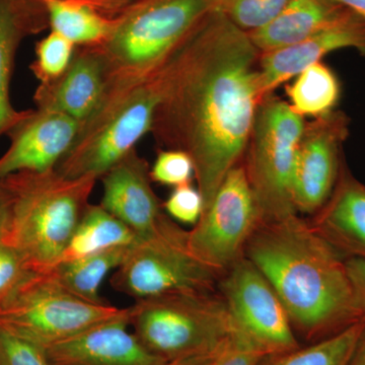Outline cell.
I'll list each match as a JSON object with an SVG mask.
<instances>
[{
	"instance_id": "6da1fadb",
	"label": "cell",
	"mask_w": 365,
	"mask_h": 365,
	"mask_svg": "<svg viewBox=\"0 0 365 365\" xmlns=\"http://www.w3.org/2000/svg\"><path fill=\"white\" fill-rule=\"evenodd\" d=\"M260 54L249 34L215 9L157 71L160 101L150 133L160 150L192 158L204 211L248 146L264 100Z\"/></svg>"
},
{
	"instance_id": "7a4b0ae2",
	"label": "cell",
	"mask_w": 365,
	"mask_h": 365,
	"mask_svg": "<svg viewBox=\"0 0 365 365\" xmlns=\"http://www.w3.org/2000/svg\"><path fill=\"white\" fill-rule=\"evenodd\" d=\"M246 251L279 297L292 326L309 337L324 339L364 319L347 259L297 215L261 223Z\"/></svg>"
},
{
	"instance_id": "3957f363",
	"label": "cell",
	"mask_w": 365,
	"mask_h": 365,
	"mask_svg": "<svg viewBox=\"0 0 365 365\" xmlns=\"http://www.w3.org/2000/svg\"><path fill=\"white\" fill-rule=\"evenodd\" d=\"M4 180L11 205L4 242L23 256L33 272H51L90 204L98 178L71 179L52 170L16 173Z\"/></svg>"
},
{
	"instance_id": "277c9868",
	"label": "cell",
	"mask_w": 365,
	"mask_h": 365,
	"mask_svg": "<svg viewBox=\"0 0 365 365\" xmlns=\"http://www.w3.org/2000/svg\"><path fill=\"white\" fill-rule=\"evenodd\" d=\"M158 101L157 71L129 83L107 85L100 105L79 125L55 170L71 179L91 175L100 180L150 133Z\"/></svg>"
},
{
	"instance_id": "5b68a950",
	"label": "cell",
	"mask_w": 365,
	"mask_h": 365,
	"mask_svg": "<svg viewBox=\"0 0 365 365\" xmlns=\"http://www.w3.org/2000/svg\"><path fill=\"white\" fill-rule=\"evenodd\" d=\"M220 0H141L115 20L105 43L108 83L146 78L165 63Z\"/></svg>"
},
{
	"instance_id": "8992f818",
	"label": "cell",
	"mask_w": 365,
	"mask_h": 365,
	"mask_svg": "<svg viewBox=\"0 0 365 365\" xmlns=\"http://www.w3.org/2000/svg\"><path fill=\"white\" fill-rule=\"evenodd\" d=\"M129 326L165 361L210 354L232 329L225 300L210 292H176L136 300Z\"/></svg>"
},
{
	"instance_id": "52a82bcc",
	"label": "cell",
	"mask_w": 365,
	"mask_h": 365,
	"mask_svg": "<svg viewBox=\"0 0 365 365\" xmlns=\"http://www.w3.org/2000/svg\"><path fill=\"white\" fill-rule=\"evenodd\" d=\"M304 118L285 101L270 95L257 109L244 165L261 222L297 215L294 178Z\"/></svg>"
},
{
	"instance_id": "ba28073f",
	"label": "cell",
	"mask_w": 365,
	"mask_h": 365,
	"mask_svg": "<svg viewBox=\"0 0 365 365\" xmlns=\"http://www.w3.org/2000/svg\"><path fill=\"white\" fill-rule=\"evenodd\" d=\"M125 309L86 302L51 273H34L0 306V327L46 349L121 316Z\"/></svg>"
},
{
	"instance_id": "9c48e42d",
	"label": "cell",
	"mask_w": 365,
	"mask_h": 365,
	"mask_svg": "<svg viewBox=\"0 0 365 365\" xmlns=\"http://www.w3.org/2000/svg\"><path fill=\"white\" fill-rule=\"evenodd\" d=\"M217 273L194 256L188 232L170 218L132 248L115 271L111 285L136 300L176 292H210Z\"/></svg>"
},
{
	"instance_id": "30bf717a",
	"label": "cell",
	"mask_w": 365,
	"mask_h": 365,
	"mask_svg": "<svg viewBox=\"0 0 365 365\" xmlns=\"http://www.w3.org/2000/svg\"><path fill=\"white\" fill-rule=\"evenodd\" d=\"M261 223L246 170L235 165L195 227L188 232L190 251L218 273L241 259L242 250Z\"/></svg>"
},
{
	"instance_id": "8fae6325",
	"label": "cell",
	"mask_w": 365,
	"mask_h": 365,
	"mask_svg": "<svg viewBox=\"0 0 365 365\" xmlns=\"http://www.w3.org/2000/svg\"><path fill=\"white\" fill-rule=\"evenodd\" d=\"M222 289L232 324L267 356L299 347L279 297L249 259L235 262Z\"/></svg>"
},
{
	"instance_id": "7c38bea8",
	"label": "cell",
	"mask_w": 365,
	"mask_h": 365,
	"mask_svg": "<svg viewBox=\"0 0 365 365\" xmlns=\"http://www.w3.org/2000/svg\"><path fill=\"white\" fill-rule=\"evenodd\" d=\"M349 126L347 115L336 110L304 125L294 178L297 212L316 215L332 196L345 163L342 150Z\"/></svg>"
},
{
	"instance_id": "4fadbf2b",
	"label": "cell",
	"mask_w": 365,
	"mask_h": 365,
	"mask_svg": "<svg viewBox=\"0 0 365 365\" xmlns=\"http://www.w3.org/2000/svg\"><path fill=\"white\" fill-rule=\"evenodd\" d=\"M76 120L60 113L29 110L7 133L11 146L0 158V180L21 172L55 170L79 129Z\"/></svg>"
},
{
	"instance_id": "5bb4252c",
	"label": "cell",
	"mask_w": 365,
	"mask_h": 365,
	"mask_svg": "<svg viewBox=\"0 0 365 365\" xmlns=\"http://www.w3.org/2000/svg\"><path fill=\"white\" fill-rule=\"evenodd\" d=\"M100 180L103 185L100 205L141 240L155 235L169 218L151 187L150 165L136 150L113 165Z\"/></svg>"
},
{
	"instance_id": "9a60e30c",
	"label": "cell",
	"mask_w": 365,
	"mask_h": 365,
	"mask_svg": "<svg viewBox=\"0 0 365 365\" xmlns=\"http://www.w3.org/2000/svg\"><path fill=\"white\" fill-rule=\"evenodd\" d=\"M346 48H353L365 56V21L350 9L339 21L302 42L261 53L259 85L262 97L272 95L278 86L321 62L329 53Z\"/></svg>"
},
{
	"instance_id": "2e32d148",
	"label": "cell",
	"mask_w": 365,
	"mask_h": 365,
	"mask_svg": "<svg viewBox=\"0 0 365 365\" xmlns=\"http://www.w3.org/2000/svg\"><path fill=\"white\" fill-rule=\"evenodd\" d=\"M129 309L46 348L50 365H165L128 330Z\"/></svg>"
},
{
	"instance_id": "e0dca14e",
	"label": "cell",
	"mask_w": 365,
	"mask_h": 365,
	"mask_svg": "<svg viewBox=\"0 0 365 365\" xmlns=\"http://www.w3.org/2000/svg\"><path fill=\"white\" fill-rule=\"evenodd\" d=\"M107 85V68L98 46H78L60 78L40 83L34 102L37 109L60 113L81 123L96 111Z\"/></svg>"
},
{
	"instance_id": "ac0fdd59",
	"label": "cell",
	"mask_w": 365,
	"mask_h": 365,
	"mask_svg": "<svg viewBox=\"0 0 365 365\" xmlns=\"http://www.w3.org/2000/svg\"><path fill=\"white\" fill-rule=\"evenodd\" d=\"M312 225L346 259L365 260V185L345 163L332 196Z\"/></svg>"
},
{
	"instance_id": "d6986e66",
	"label": "cell",
	"mask_w": 365,
	"mask_h": 365,
	"mask_svg": "<svg viewBox=\"0 0 365 365\" xmlns=\"http://www.w3.org/2000/svg\"><path fill=\"white\" fill-rule=\"evenodd\" d=\"M49 26L40 0H0V135L7 134L26 111H18L9 98V83L16 50L26 36Z\"/></svg>"
},
{
	"instance_id": "ffe728a7",
	"label": "cell",
	"mask_w": 365,
	"mask_h": 365,
	"mask_svg": "<svg viewBox=\"0 0 365 365\" xmlns=\"http://www.w3.org/2000/svg\"><path fill=\"white\" fill-rule=\"evenodd\" d=\"M348 11L333 0H290L267 25L248 33L250 39L260 53L273 51L307 39Z\"/></svg>"
},
{
	"instance_id": "44dd1931",
	"label": "cell",
	"mask_w": 365,
	"mask_h": 365,
	"mask_svg": "<svg viewBox=\"0 0 365 365\" xmlns=\"http://www.w3.org/2000/svg\"><path fill=\"white\" fill-rule=\"evenodd\" d=\"M141 241L116 216L98 204H88L81 216L60 263L81 260L93 255L120 247H131Z\"/></svg>"
},
{
	"instance_id": "7402d4cb",
	"label": "cell",
	"mask_w": 365,
	"mask_h": 365,
	"mask_svg": "<svg viewBox=\"0 0 365 365\" xmlns=\"http://www.w3.org/2000/svg\"><path fill=\"white\" fill-rule=\"evenodd\" d=\"M49 28L76 46H100L107 41L115 21L76 0H40Z\"/></svg>"
},
{
	"instance_id": "603a6c76",
	"label": "cell",
	"mask_w": 365,
	"mask_h": 365,
	"mask_svg": "<svg viewBox=\"0 0 365 365\" xmlns=\"http://www.w3.org/2000/svg\"><path fill=\"white\" fill-rule=\"evenodd\" d=\"M134 246L120 247L81 260L60 263L50 273L79 299L93 304H105L100 295L103 282L113 270L116 271L123 264Z\"/></svg>"
},
{
	"instance_id": "cb8c5ba5",
	"label": "cell",
	"mask_w": 365,
	"mask_h": 365,
	"mask_svg": "<svg viewBox=\"0 0 365 365\" xmlns=\"http://www.w3.org/2000/svg\"><path fill=\"white\" fill-rule=\"evenodd\" d=\"M290 107L304 116L324 117L335 111L341 97L339 78L323 62L307 67L287 86Z\"/></svg>"
},
{
	"instance_id": "d4e9b609",
	"label": "cell",
	"mask_w": 365,
	"mask_h": 365,
	"mask_svg": "<svg viewBox=\"0 0 365 365\" xmlns=\"http://www.w3.org/2000/svg\"><path fill=\"white\" fill-rule=\"evenodd\" d=\"M365 327V319L307 348L269 355L259 365H349Z\"/></svg>"
},
{
	"instance_id": "484cf974",
	"label": "cell",
	"mask_w": 365,
	"mask_h": 365,
	"mask_svg": "<svg viewBox=\"0 0 365 365\" xmlns=\"http://www.w3.org/2000/svg\"><path fill=\"white\" fill-rule=\"evenodd\" d=\"M78 46L56 32L49 33L36 44V59L30 68L40 83L60 78L73 58Z\"/></svg>"
},
{
	"instance_id": "4316f807",
	"label": "cell",
	"mask_w": 365,
	"mask_h": 365,
	"mask_svg": "<svg viewBox=\"0 0 365 365\" xmlns=\"http://www.w3.org/2000/svg\"><path fill=\"white\" fill-rule=\"evenodd\" d=\"M290 0H220L222 11L235 26L245 32L267 25L287 6Z\"/></svg>"
},
{
	"instance_id": "83f0119b",
	"label": "cell",
	"mask_w": 365,
	"mask_h": 365,
	"mask_svg": "<svg viewBox=\"0 0 365 365\" xmlns=\"http://www.w3.org/2000/svg\"><path fill=\"white\" fill-rule=\"evenodd\" d=\"M267 356L232 324V329L225 340L211 353V365H259Z\"/></svg>"
},
{
	"instance_id": "f1b7e54d",
	"label": "cell",
	"mask_w": 365,
	"mask_h": 365,
	"mask_svg": "<svg viewBox=\"0 0 365 365\" xmlns=\"http://www.w3.org/2000/svg\"><path fill=\"white\" fill-rule=\"evenodd\" d=\"M193 177V160L182 150H160L150 169L151 181L174 188L192 182Z\"/></svg>"
},
{
	"instance_id": "f546056e",
	"label": "cell",
	"mask_w": 365,
	"mask_h": 365,
	"mask_svg": "<svg viewBox=\"0 0 365 365\" xmlns=\"http://www.w3.org/2000/svg\"><path fill=\"white\" fill-rule=\"evenodd\" d=\"M34 273L14 247L0 242V306Z\"/></svg>"
},
{
	"instance_id": "4dcf8cb0",
	"label": "cell",
	"mask_w": 365,
	"mask_h": 365,
	"mask_svg": "<svg viewBox=\"0 0 365 365\" xmlns=\"http://www.w3.org/2000/svg\"><path fill=\"white\" fill-rule=\"evenodd\" d=\"M0 365H50L45 350L0 327Z\"/></svg>"
},
{
	"instance_id": "1f68e13d",
	"label": "cell",
	"mask_w": 365,
	"mask_h": 365,
	"mask_svg": "<svg viewBox=\"0 0 365 365\" xmlns=\"http://www.w3.org/2000/svg\"><path fill=\"white\" fill-rule=\"evenodd\" d=\"M163 207L178 222L196 225L203 215V198L198 188L188 182L174 188Z\"/></svg>"
},
{
	"instance_id": "d6a6232c",
	"label": "cell",
	"mask_w": 365,
	"mask_h": 365,
	"mask_svg": "<svg viewBox=\"0 0 365 365\" xmlns=\"http://www.w3.org/2000/svg\"><path fill=\"white\" fill-rule=\"evenodd\" d=\"M348 274L351 280L353 292L362 318L365 319V260L348 258L346 260Z\"/></svg>"
},
{
	"instance_id": "836d02e7",
	"label": "cell",
	"mask_w": 365,
	"mask_h": 365,
	"mask_svg": "<svg viewBox=\"0 0 365 365\" xmlns=\"http://www.w3.org/2000/svg\"><path fill=\"white\" fill-rule=\"evenodd\" d=\"M76 1L85 4L105 18L115 21L136 6L141 0H76Z\"/></svg>"
},
{
	"instance_id": "e575fe53",
	"label": "cell",
	"mask_w": 365,
	"mask_h": 365,
	"mask_svg": "<svg viewBox=\"0 0 365 365\" xmlns=\"http://www.w3.org/2000/svg\"><path fill=\"white\" fill-rule=\"evenodd\" d=\"M11 205V195L6 180H0V242L6 237Z\"/></svg>"
},
{
	"instance_id": "d590c367",
	"label": "cell",
	"mask_w": 365,
	"mask_h": 365,
	"mask_svg": "<svg viewBox=\"0 0 365 365\" xmlns=\"http://www.w3.org/2000/svg\"><path fill=\"white\" fill-rule=\"evenodd\" d=\"M211 353L210 354L173 360V361L167 362L165 365H211Z\"/></svg>"
},
{
	"instance_id": "8d00e7d4",
	"label": "cell",
	"mask_w": 365,
	"mask_h": 365,
	"mask_svg": "<svg viewBox=\"0 0 365 365\" xmlns=\"http://www.w3.org/2000/svg\"><path fill=\"white\" fill-rule=\"evenodd\" d=\"M333 1L347 7L365 21V0H333Z\"/></svg>"
},
{
	"instance_id": "74e56055",
	"label": "cell",
	"mask_w": 365,
	"mask_h": 365,
	"mask_svg": "<svg viewBox=\"0 0 365 365\" xmlns=\"http://www.w3.org/2000/svg\"><path fill=\"white\" fill-rule=\"evenodd\" d=\"M349 365H365V327Z\"/></svg>"
}]
</instances>
